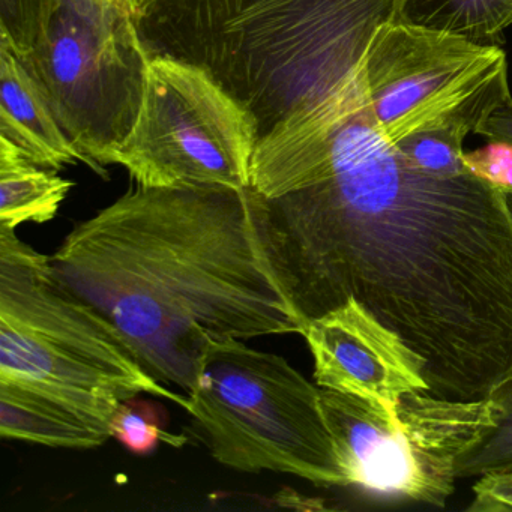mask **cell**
<instances>
[{
    "label": "cell",
    "instance_id": "7a4b0ae2",
    "mask_svg": "<svg viewBox=\"0 0 512 512\" xmlns=\"http://www.w3.org/2000/svg\"><path fill=\"white\" fill-rule=\"evenodd\" d=\"M370 0H152L149 56L205 70L256 125L257 142L313 104L352 53Z\"/></svg>",
    "mask_w": 512,
    "mask_h": 512
},
{
    "label": "cell",
    "instance_id": "8992f818",
    "mask_svg": "<svg viewBox=\"0 0 512 512\" xmlns=\"http://www.w3.org/2000/svg\"><path fill=\"white\" fill-rule=\"evenodd\" d=\"M322 407L346 487L445 508L455 464L499 419L497 395L473 401L410 392L394 412L382 403L322 389Z\"/></svg>",
    "mask_w": 512,
    "mask_h": 512
},
{
    "label": "cell",
    "instance_id": "44dd1931",
    "mask_svg": "<svg viewBox=\"0 0 512 512\" xmlns=\"http://www.w3.org/2000/svg\"><path fill=\"white\" fill-rule=\"evenodd\" d=\"M125 2L133 10V13L136 14V17L140 16L152 4V0H125Z\"/></svg>",
    "mask_w": 512,
    "mask_h": 512
},
{
    "label": "cell",
    "instance_id": "e0dca14e",
    "mask_svg": "<svg viewBox=\"0 0 512 512\" xmlns=\"http://www.w3.org/2000/svg\"><path fill=\"white\" fill-rule=\"evenodd\" d=\"M50 0H0V43L16 56L31 49L43 28Z\"/></svg>",
    "mask_w": 512,
    "mask_h": 512
},
{
    "label": "cell",
    "instance_id": "5b68a950",
    "mask_svg": "<svg viewBox=\"0 0 512 512\" xmlns=\"http://www.w3.org/2000/svg\"><path fill=\"white\" fill-rule=\"evenodd\" d=\"M86 166H106L139 119L149 56L125 0H50L40 34L17 56Z\"/></svg>",
    "mask_w": 512,
    "mask_h": 512
},
{
    "label": "cell",
    "instance_id": "7402d4cb",
    "mask_svg": "<svg viewBox=\"0 0 512 512\" xmlns=\"http://www.w3.org/2000/svg\"><path fill=\"white\" fill-rule=\"evenodd\" d=\"M503 190H505L506 194H508L509 206H511L512 209V188H503Z\"/></svg>",
    "mask_w": 512,
    "mask_h": 512
},
{
    "label": "cell",
    "instance_id": "3957f363",
    "mask_svg": "<svg viewBox=\"0 0 512 512\" xmlns=\"http://www.w3.org/2000/svg\"><path fill=\"white\" fill-rule=\"evenodd\" d=\"M0 382L64 401L106 424L119 404L154 395L190 410L155 379L119 329L68 290L50 256L0 227Z\"/></svg>",
    "mask_w": 512,
    "mask_h": 512
},
{
    "label": "cell",
    "instance_id": "7c38bea8",
    "mask_svg": "<svg viewBox=\"0 0 512 512\" xmlns=\"http://www.w3.org/2000/svg\"><path fill=\"white\" fill-rule=\"evenodd\" d=\"M73 187L74 182L37 166L0 139V227L17 230L25 223L52 221Z\"/></svg>",
    "mask_w": 512,
    "mask_h": 512
},
{
    "label": "cell",
    "instance_id": "52a82bcc",
    "mask_svg": "<svg viewBox=\"0 0 512 512\" xmlns=\"http://www.w3.org/2000/svg\"><path fill=\"white\" fill-rule=\"evenodd\" d=\"M257 131L248 113L197 65L151 56L139 119L115 164L136 185L250 187Z\"/></svg>",
    "mask_w": 512,
    "mask_h": 512
},
{
    "label": "cell",
    "instance_id": "30bf717a",
    "mask_svg": "<svg viewBox=\"0 0 512 512\" xmlns=\"http://www.w3.org/2000/svg\"><path fill=\"white\" fill-rule=\"evenodd\" d=\"M0 139L37 166L59 170L85 157L62 130L34 77L7 44L0 43Z\"/></svg>",
    "mask_w": 512,
    "mask_h": 512
},
{
    "label": "cell",
    "instance_id": "d6986e66",
    "mask_svg": "<svg viewBox=\"0 0 512 512\" xmlns=\"http://www.w3.org/2000/svg\"><path fill=\"white\" fill-rule=\"evenodd\" d=\"M467 512H511L512 472L476 479Z\"/></svg>",
    "mask_w": 512,
    "mask_h": 512
},
{
    "label": "cell",
    "instance_id": "ffe728a7",
    "mask_svg": "<svg viewBox=\"0 0 512 512\" xmlns=\"http://www.w3.org/2000/svg\"><path fill=\"white\" fill-rule=\"evenodd\" d=\"M475 134L512 145V98L481 122Z\"/></svg>",
    "mask_w": 512,
    "mask_h": 512
},
{
    "label": "cell",
    "instance_id": "277c9868",
    "mask_svg": "<svg viewBox=\"0 0 512 512\" xmlns=\"http://www.w3.org/2000/svg\"><path fill=\"white\" fill-rule=\"evenodd\" d=\"M218 463L289 473L320 487H346L322 407V388L283 356L229 340L212 344L188 394Z\"/></svg>",
    "mask_w": 512,
    "mask_h": 512
},
{
    "label": "cell",
    "instance_id": "ac0fdd59",
    "mask_svg": "<svg viewBox=\"0 0 512 512\" xmlns=\"http://www.w3.org/2000/svg\"><path fill=\"white\" fill-rule=\"evenodd\" d=\"M467 172L500 188H512V145L490 140L475 151L463 152Z\"/></svg>",
    "mask_w": 512,
    "mask_h": 512
},
{
    "label": "cell",
    "instance_id": "4fadbf2b",
    "mask_svg": "<svg viewBox=\"0 0 512 512\" xmlns=\"http://www.w3.org/2000/svg\"><path fill=\"white\" fill-rule=\"evenodd\" d=\"M403 19L479 46L500 47L512 26V0H407Z\"/></svg>",
    "mask_w": 512,
    "mask_h": 512
},
{
    "label": "cell",
    "instance_id": "6da1fadb",
    "mask_svg": "<svg viewBox=\"0 0 512 512\" xmlns=\"http://www.w3.org/2000/svg\"><path fill=\"white\" fill-rule=\"evenodd\" d=\"M247 188L136 185L50 256L146 370L187 395L212 344L305 331L260 247Z\"/></svg>",
    "mask_w": 512,
    "mask_h": 512
},
{
    "label": "cell",
    "instance_id": "ba28073f",
    "mask_svg": "<svg viewBox=\"0 0 512 512\" xmlns=\"http://www.w3.org/2000/svg\"><path fill=\"white\" fill-rule=\"evenodd\" d=\"M373 112L389 142L422 131L475 133L511 100L499 46L412 25L403 10L379 23L364 56Z\"/></svg>",
    "mask_w": 512,
    "mask_h": 512
},
{
    "label": "cell",
    "instance_id": "9c48e42d",
    "mask_svg": "<svg viewBox=\"0 0 512 512\" xmlns=\"http://www.w3.org/2000/svg\"><path fill=\"white\" fill-rule=\"evenodd\" d=\"M322 389L382 403L394 412L410 392H430L425 362L358 301L317 319L304 331Z\"/></svg>",
    "mask_w": 512,
    "mask_h": 512
},
{
    "label": "cell",
    "instance_id": "2e32d148",
    "mask_svg": "<svg viewBox=\"0 0 512 512\" xmlns=\"http://www.w3.org/2000/svg\"><path fill=\"white\" fill-rule=\"evenodd\" d=\"M110 428L112 437L137 455L151 454L161 442L179 448L187 440L184 436L166 431L160 407L139 398V395L119 404Z\"/></svg>",
    "mask_w": 512,
    "mask_h": 512
},
{
    "label": "cell",
    "instance_id": "8fae6325",
    "mask_svg": "<svg viewBox=\"0 0 512 512\" xmlns=\"http://www.w3.org/2000/svg\"><path fill=\"white\" fill-rule=\"evenodd\" d=\"M0 436L52 448L92 449L112 439V428L64 401L0 382Z\"/></svg>",
    "mask_w": 512,
    "mask_h": 512
},
{
    "label": "cell",
    "instance_id": "5bb4252c",
    "mask_svg": "<svg viewBox=\"0 0 512 512\" xmlns=\"http://www.w3.org/2000/svg\"><path fill=\"white\" fill-rule=\"evenodd\" d=\"M469 131L461 128L422 131L403 137L397 148L404 160L418 172L436 179H454L466 175L463 142Z\"/></svg>",
    "mask_w": 512,
    "mask_h": 512
},
{
    "label": "cell",
    "instance_id": "9a60e30c",
    "mask_svg": "<svg viewBox=\"0 0 512 512\" xmlns=\"http://www.w3.org/2000/svg\"><path fill=\"white\" fill-rule=\"evenodd\" d=\"M496 395L500 403L499 419L475 446L458 458L457 479L512 472V382Z\"/></svg>",
    "mask_w": 512,
    "mask_h": 512
}]
</instances>
